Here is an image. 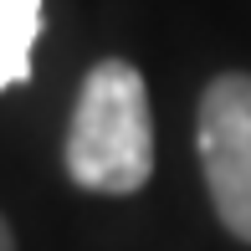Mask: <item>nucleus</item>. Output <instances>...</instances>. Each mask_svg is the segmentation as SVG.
<instances>
[{
    "label": "nucleus",
    "mask_w": 251,
    "mask_h": 251,
    "mask_svg": "<svg viewBox=\"0 0 251 251\" xmlns=\"http://www.w3.org/2000/svg\"><path fill=\"white\" fill-rule=\"evenodd\" d=\"M62 164L93 195H133L154 175V118L139 67L108 56L82 77Z\"/></svg>",
    "instance_id": "nucleus-1"
},
{
    "label": "nucleus",
    "mask_w": 251,
    "mask_h": 251,
    "mask_svg": "<svg viewBox=\"0 0 251 251\" xmlns=\"http://www.w3.org/2000/svg\"><path fill=\"white\" fill-rule=\"evenodd\" d=\"M195 149L221 226L251 246V72H221L205 87Z\"/></svg>",
    "instance_id": "nucleus-2"
},
{
    "label": "nucleus",
    "mask_w": 251,
    "mask_h": 251,
    "mask_svg": "<svg viewBox=\"0 0 251 251\" xmlns=\"http://www.w3.org/2000/svg\"><path fill=\"white\" fill-rule=\"evenodd\" d=\"M41 36V0H0V87L31 77V47Z\"/></svg>",
    "instance_id": "nucleus-3"
},
{
    "label": "nucleus",
    "mask_w": 251,
    "mask_h": 251,
    "mask_svg": "<svg viewBox=\"0 0 251 251\" xmlns=\"http://www.w3.org/2000/svg\"><path fill=\"white\" fill-rule=\"evenodd\" d=\"M0 251H16V236H10V226H5V215H0Z\"/></svg>",
    "instance_id": "nucleus-4"
}]
</instances>
